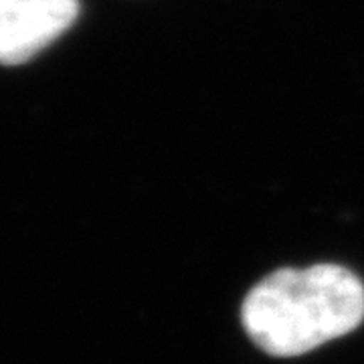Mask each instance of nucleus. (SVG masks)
Listing matches in <instances>:
<instances>
[{
  "label": "nucleus",
  "mask_w": 364,
  "mask_h": 364,
  "mask_svg": "<svg viewBox=\"0 0 364 364\" xmlns=\"http://www.w3.org/2000/svg\"><path fill=\"white\" fill-rule=\"evenodd\" d=\"M241 320L261 350L299 356L360 326L364 286L346 267L330 263L279 269L249 291Z\"/></svg>",
  "instance_id": "1"
},
{
  "label": "nucleus",
  "mask_w": 364,
  "mask_h": 364,
  "mask_svg": "<svg viewBox=\"0 0 364 364\" xmlns=\"http://www.w3.org/2000/svg\"><path fill=\"white\" fill-rule=\"evenodd\" d=\"M77 0H13L0 14V65L31 61L75 23Z\"/></svg>",
  "instance_id": "2"
},
{
  "label": "nucleus",
  "mask_w": 364,
  "mask_h": 364,
  "mask_svg": "<svg viewBox=\"0 0 364 364\" xmlns=\"http://www.w3.org/2000/svg\"><path fill=\"white\" fill-rule=\"evenodd\" d=\"M11 2H13V0H0V14L4 13V11L11 6Z\"/></svg>",
  "instance_id": "3"
}]
</instances>
